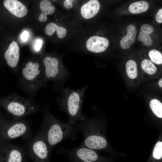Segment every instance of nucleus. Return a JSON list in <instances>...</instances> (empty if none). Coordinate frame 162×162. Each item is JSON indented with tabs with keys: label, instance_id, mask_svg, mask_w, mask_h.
Here are the masks:
<instances>
[{
	"label": "nucleus",
	"instance_id": "7ed1b4c3",
	"mask_svg": "<svg viewBox=\"0 0 162 162\" xmlns=\"http://www.w3.org/2000/svg\"><path fill=\"white\" fill-rule=\"evenodd\" d=\"M44 68L40 64L32 61L28 62L22 69L19 83L20 88L32 100L42 88L46 86L44 82Z\"/></svg>",
	"mask_w": 162,
	"mask_h": 162
},
{
	"label": "nucleus",
	"instance_id": "f257e3e1",
	"mask_svg": "<svg viewBox=\"0 0 162 162\" xmlns=\"http://www.w3.org/2000/svg\"><path fill=\"white\" fill-rule=\"evenodd\" d=\"M43 122L38 132L46 141L50 150L58 143L66 139L75 140L79 131L77 124L62 122L55 117L50 111L47 104L42 107Z\"/></svg>",
	"mask_w": 162,
	"mask_h": 162
},
{
	"label": "nucleus",
	"instance_id": "39448f33",
	"mask_svg": "<svg viewBox=\"0 0 162 162\" xmlns=\"http://www.w3.org/2000/svg\"><path fill=\"white\" fill-rule=\"evenodd\" d=\"M43 62L44 66L45 83L46 84L48 81H53L54 90L61 92L64 88V84L71 76V74L60 65L59 61L56 57L46 56Z\"/></svg>",
	"mask_w": 162,
	"mask_h": 162
},
{
	"label": "nucleus",
	"instance_id": "20e7f679",
	"mask_svg": "<svg viewBox=\"0 0 162 162\" xmlns=\"http://www.w3.org/2000/svg\"><path fill=\"white\" fill-rule=\"evenodd\" d=\"M0 105L16 119H21L27 115L42 110V108L33 100L24 98L15 93L0 99Z\"/></svg>",
	"mask_w": 162,
	"mask_h": 162
},
{
	"label": "nucleus",
	"instance_id": "c85d7f7f",
	"mask_svg": "<svg viewBox=\"0 0 162 162\" xmlns=\"http://www.w3.org/2000/svg\"><path fill=\"white\" fill-rule=\"evenodd\" d=\"M159 86L161 88L162 87V79H161L158 82Z\"/></svg>",
	"mask_w": 162,
	"mask_h": 162
},
{
	"label": "nucleus",
	"instance_id": "aec40b11",
	"mask_svg": "<svg viewBox=\"0 0 162 162\" xmlns=\"http://www.w3.org/2000/svg\"><path fill=\"white\" fill-rule=\"evenodd\" d=\"M127 74L131 79L135 78L137 76V66L136 63L133 60H129L126 64Z\"/></svg>",
	"mask_w": 162,
	"mask_h": 162
},
{
	"label": "nucleus",
	"instance_id": "412c9836",
	"mask_svg": "<svg viewBox=\"0 0 162 162\" xmlns=\"http://www.w3.org/2000/svg\"><path fill=\"white\" fill-rule=\"evenodd\" d=\"M150 107L154 114L158 117L162 118V104L156 99L152 100L150 103Z\"/></svg>",
	"mask_w": 162,
	"mask_h": 162
},
{
	"label": "nucleus",
	"instance_id": "dca6fc26",
	"mask_svg": "<svg viewBox=\"0 0 162 162\" xmlns=\"http://www.w3.org/2000/svg\"><path fill=\"white\" fill-rule=\"evenodd\" d=\"M154 31V28L152 26L148 24H144L141 27L139 35L138 40L142 41L144 45L150 46L153 43L152 39L149 36V34Z\"/></svg>",
	"mask_w": 162,
	"mask_h": 162
},
{
	"label": "nucleus",
	"instance_id": "5701e85b",
	"mask_svg": "<svg viewBox=\"0 0 162 162\" xmlns=\"http://www.w3.org/2000/svg\"><path fill=\"white\" fill-rule=\"evenodd\" d=\"M148 55L151 61L154 63L158 64L162 63V55L158 50H152L149 52Z\"/></svg>",
	"mask_w": 162,
	"mask_h": 162
},
{
	"label": "nucleus",
	"instance_id": "7c9ffc66",
	"mask_svg": "<svg viewBox=\"0 0 162 162\" xmlns=\"http://www.w3.org/2000/svg\"></svg>",
	"mask_w": 162,
	"mask_h": 162
},
{
	"label": "nucleus",
	"instance_id": "f03ea898",
	"mask_svg": "<svg viewBox=\"0 0 162 162\" xmlns=\"http://www.w3.org/2000/svg\"><path fill=\"white\" fill-rule=\"evenodd\" d=\"M88 88L86 86L76 89L69 87L64 88L61 92V96L56 98L59 109L68 117V123L76 124L86 117L83 113L82 108L85 94Z\"/></svg>",
	"mask_w": 162,
	"mask_h": 162
},
{
	"label": "nucleus",
	"instance_id": "2eb2a0df",
	"mask_svg": "<svg viewBox=\"0 0 162 162\" xmlns=\"http://www.w3.org/2000/svg\"><path fill=\"white\" fill-rule=\"evenodd\" d=\"M127 34L120 41V45L123 49L129 48L134 42L137 34V30L133 25H129L127 28Z\"/></svg>",
	"mask_w": 162,
	"mask_h": 162
},
{
	"label": "nucleus",
	"instance_id": "4468645a",
	"mask_svg": "<svg viewBox=\"0 0 162 162\" xmlns=\"http://www.w3.org/2000/svg\"><path fill=\"white\" fill-rule=\"evenodd\" d=\"M100 4L97 0H91L83 4L80 9L82 16L86 19L94 17L98 12Z\"/></svg>",
	"mask_w": 162,
	"mask_h": 162
},
{
	"label": "nucleus",
	"instance_id": "423d86ee",
	"mask_svg": "<svg viewBox=\"0 0 162 162\" xmlns=\"http://www.w3.org/2000/svg\"><path fill=\"white\" fill-rule=\"evenodd\" d=\"M32 136L30 125L25 120L4 118L2 122L0 127V142H8L19 137L29 140Z\"/></svg>",
	"mask_w": 162,
	"mask_h": 162
},
{
	"label": "nucleus",
	"instance_id": "ddd939ff",
	"mask_svg": "<svg viewBox=\"0 0 162 162\" xmlns=\"http://www.w3.org/2000/svg\"><path fill=\"white\" fill-rule=\"evenodd\" d=\"M3 4L11 13L18 17L25 16L28 12L26 7L20 2L16 0H5Z\"/></svg>",
	"mask_w": 162,
	"mask_h": 162
},
{
	"label": "nucleus",
	"instance_id": "9d476101",
	"mask_svg": "<svg viewBox=\"0 0 162 162\" xmlns=\"http://www.w3.org/2000/svg\"><path fill=\"white\" fill-rule=\"evenodd\" d=\"M26 154V148L0 142V162H23Z\"/></svg>",
	"mask_w": 162,
	"mask_h": 162
},
{
	"label": "nucleus",
	"instance_id": "c756f323",
	"mask_svg": "<svg viewBox=\"0 0 162 162\" xmlns=\"http://www.w3.org/2000/svg\"><path fill=\"white\" fill-rule=\"evenodd\" d=\"M4 118V117H2L1 116V115H0V127L1 123H2V122Z\"/></svg>",
	"mask_w": 162,
	"mask_h": 162
},
{
	"label": "nucleus",
	"instance_id": "393cba45",
	"mask_svg": "<svg viewBox=\"0 0 162 162\" xmlns=\"http://www.w3.org/2000/svg\"><path fill=\"white\" fill-rule=\"evenodd\" d=\"M155 19L158 22H162V8H160L158 11L156 15Z\"/></svg>",
	"mask_w": 162,
	"mask_h": 162
},
{
	"label": "nucleus",
	"instance_id": "6ab92c4d",
	"mask_svg": "<svg viewBox=\"0 0 162 162\" xmlns=\"http://www.w3.org/2000/svg\"><path fill=\"white\" fill-rule=\"evenodd\" d=\"M149 7L148 3L145 1H140L131 4L129 7V11L133 14H138L147 11Z\"/></svg>",
	"mask_w": 162,
	"mask_h": 162
},
{
	"label": "nucleus",
	"instance_id": "b1692460",
	"mask_svg": "<svg viewBox=\"0 0 162 162\" xmlns=\"http://www.w3.org/2000/svg\"><path fill=\"white\" fill-rule=\"evenodd\" d=\"M152 156L153 158L157 160L161 159L162 158V142L159 141L156 144L154 148Z\"/></svg>",
	"mask_w": 162,
	"mask_h": 162
},
{
	"label": "nucleus",
	"instance_id": "1a4fd4ad",
	"mask_svg": "<svg viewBox=\"0 0 162 162\" xmlns=\"http://www.w3.org/2000/svg\"><path fill=\"white\" fill-rule=\"evenodd\" d=\"M57 151L58 154L67 156L70 162L102 161L101 158L94 150L80 146L70 149L61 147Z\"/></svg>",
	"mask_w": 162,
	"mask_h": 162
},
{
	"label": "nucleus",
	"instance_id": "a211bd4d",
	"mask_svg": "<svg viewBox=\"0 0 162 162\" xmlns=\"http://www.w3.org/2000/svg\"><path fill=\"white\" fill-rule=\"evenodd\" d=\"M56 31H57L58 37L60 39L64 38L66 35L67 31L65 28L53 22L48 24L44 29L45 33L49 36L52 35Z\"/></svg>",
	"mask_w": 162,
	"mask_h": 162
},
{
	"label": "nucleus",
	"instance_id": "4be33fe9",
	"mask_svg": "<svg viewBox=\"0 0 162 162\" xmlns=\"http://www.w3.org/2000/svg\"><path fill=\"white\" fill-rule=\"evenodd\" d=\"M142 69L147 73L149 74H155L157 71V68L150 60L145 59L142 61L141 64Z\"/></svg>",
	"mask_w": 162,
	"mask_h": 162
},
{
	"label": "nucleus",
	"instance_id": "f8f14e48",
	"mask_svg": "<svg viewBox=\"0 0 162 162\" xmlns=\"http://www.w3.org/2000/svg\"><path fill=\"white\" fill-rule=\"evenodd\" d=\"M109 44L108 40L106 38L97 36L90 37L86 42L87 49L94 53H100L105 51Z\"/></svg>",
	"mask_w": 162,
	"mask_h": 162
},
{
	"label": "nucleus",
	"instance_id": "9b49d317",
	"mask_svg": "<svg viewBox=\"0 0 162 162\" xmlns=\"http://www.w3.org/2000/svg\"><path fill=\"white\" fill-rule=\"evenodd\" d=\"M19 48L17 43L13 41L10 44L6 51L4 57L8 65L13 70L15 74H17L16 67L20 58Z\"/></svg>",
	"mask_w": 162,
	"mask_h": 162
},
{
	"label": "nucleus",
	"instance_id": "f3484780",
	"mask_svg": "<svg viewBox=\"0 0 162 162\" xmlns=\"http://www.w3.org/2000/svg\"><path fill=\"white\" fill-rule=\"evenodd\" d=\"M40 7L42 11L38 17L39 21L43 22L47 19V15L53 13L55 11V7L52 5L51 2L47 0H42L40 3Z\"/></svg>",
	"mask_w": 162,
	"mask_h": 162
},
{
	"label": "nucleus",
	"instance_id": "6e6552de",
	"mask_svg": "<svg viewBox=\"0 0 162 162\" xmlns=\"http://www.w3.org/2000/svg\"><path fill=\"white\" fill-rule=\"evenodd\" d=\"M51 152L46 141L38 133L28 140L26 147V153L33 162H50Z\"/></svg>",
	"mask_w": 162,
	"mask_h": 162
},
{
	"label": "nucleus",
	"instance_id": "0eeeda50",
	"mask_svg": "<svg viewBox=\"0 0 162 162\" xmlns=\"http://www.w3.org/2000/svg\"><path fill=\"white\" fill-rule=\"evenodd\" d=\"M79 131L83 134V140L80 146L94 150L105 148L107 142L106 139L97 133L94 120L86 117L77 124Z\"/></svg>",
	"mask_w": 162,
	"mask_h": 162
},
{
	"label": "nucleus",
	"instance_id": "cd10ccee",
	"mask_svg": "<svg viewBox=\"0 0 162 162\" xmlns=\"http://www.w3.org/2000/svg\"><path fill=\"white\" fill-rule=\"evenodd\" d=\"M28 35L27 32L26 31L24 32L21 36V39L23 41H26L28 39Z\"/></svg>",
	"mask_w": 162,
	"mask_h": 162
},
{
	"label": "nucleus",
	"instance_id": "bb28decb",
	"mask_svg": "<svg viewBox=\"0 0 162 162\" xmlns=\"http://www.w3.org/2000/svg\"><path fill=\"white\" fill-rule=\"evenodd\" d=\"M72 0H66L64 1V7L66 8L70 9L73 5L72 3Z\"/></svg>",
	"mask_w": 162,
	"mask_h": 162
},
{
	"label": "nucleus",
	"instance_id": "a878e982",
	"mask_svg": "<svg viewBox=\"0 0 162 162\" xmlns=\"http://www.w3.org/2000/svg\"><path fill=\"white\" fill-rule=\"evenodd\" d=\"M42 41L40 39L37 40L35 46V50L36 52H39L41 48Z\"/></svg>",
	"mask_w": 162,
	"mask_h": 162
}]
</instances>
